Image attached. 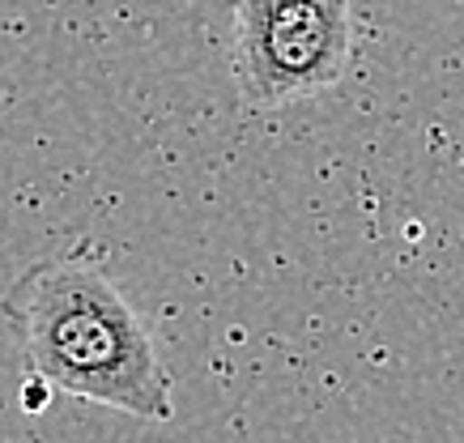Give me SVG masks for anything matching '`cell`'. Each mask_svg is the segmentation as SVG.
Segmentation results:
<instances>
[{"mask_svg":"<svg viewBox=\"0 0 464 443\" xmlns=\"http://www.w3.org/2000/svg\"><path fill=\"white\" fill-rule=\"evenodd\" d=\"M30 380L141 422H170L175 392L154 332L132 307L102 247L77 244L34 260L5 303Z\"/></svg>","mask_w":464,"mask_h":443,"instance_id":"cell-1","label":"cell"},{"mask_svg":"<svg viewBox=\"0 0 464 443\" xmlns=\"http://www.w3.org/2000/svg\"><path fill=\"white\" fill-rule=\"evenodd\" d=\"M353 56V0H235L230 72L247 111H282L341 86Z\"/></svg>","mask_w":464,"mask_h":443,"instance_id":"cell-2","label":"cell"}]
</instances>
